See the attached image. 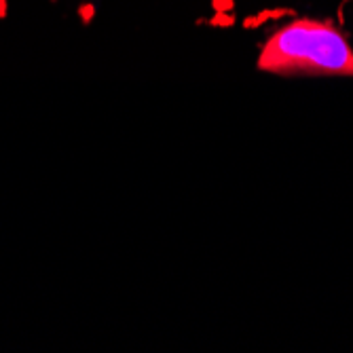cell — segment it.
I'll list each match as a JSON object with an SVG mask.
<instances>
[{"label": "cell", "instance_id": "7a4b0ae2", "mask_svg": "<svg viewBox=\"0 0 353 353\" xmlns=\"http://www.w3.org/2000/svg\"><path fill=\"white\" fill-rule=\"evenodd\" d=\"M78 13H80V19H83L85 23H89V21H91V17H93V5H83V7H80Z\"/></svg>", "mask_w": 353, "mask_h": 353}, {"label": "cell", "instance_id": "6da1fadb", "mask_svg": "<svg viewBox=\"0 0 353 353\" xmlns=\"http://www.w3.org/2000/svg\"><path fill=\"white\" fill-rule=\"evenodd\" d=\"M258 68L275 74L353 76V51L330 23L300 19L271 36Z\"/></svg>", "mask_w": 353, "mask_h": 353}, {"label": "cell", "instance_id": "277c9868", "mask_svg": "<svg viewBox=\"0 0 353 353\" xmlns=\"http://www.w3.org/2000/svg\"><path fill=\"white\" fill-rule=\"evenodd\" d=\"M7 15V0H0V17Z\"/></svg>", "mask_w": 353, "mask_h": 353}, {"label": "cell", "instance_id": "3957f363", "mask_svg": "<svg viewBox=\"0 0 353 353\" xmlns=\"http://www.w3.org/2000/svg\"><path fill=\"white\" fill-rule=\"evenodd\" d=\"M214 7L220 11V13H225V9H231L233 3H231V0H214Z\"/></svg>", "mask_w": 353, "mask_h": 353}]
</instances>
